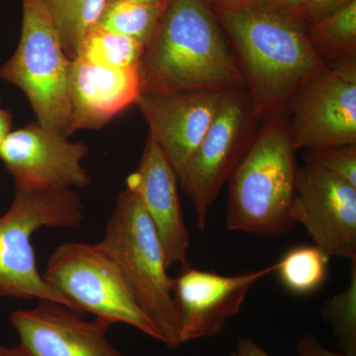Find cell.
<instances>
[{
    "label": "cell",
    "mask_w": 356,
    "mask_h": 356,
    "mask_svg": "<svg viewBox=\"0 0 356 356\" xmlns=\"http://www.w3.org/2000/svg\"><path fill=\"white\" fill-rule=\"evenodd\" d=\"M214 10V9H213ZM245 79L257 121L284 117L297 93L327 70L301 14L273 0L214 10Z\"/></svg>",
    "instance_id": "cell-1"
},
{
    "label": "cell",
    "mask_w": 356,
    "mask_h": 356,
    "mask_svg": "<svg viewBox=\"0 0 356 356\" xmlns=\"http://www.w3.org/2000/svg\"><path fill=\"white\" fill-rule=\"evenodd\" d=\"M140 92L245 88L216 13L206 0H170L139 67Z\"/></svg>",
    "instance_id": "cell-2"
},
{
    "label": "cell",
    "mask_w": 356,
    "mask_h": 356,
    "mask_svg": "<svg viewBox=\"0 0 356 356\" xmlns=\"http://www.w3.org/2000/svg\"><path fill=\"white\" fill-rule=\"evenodd\" d=\"M229 179L226 222L231 231L261 236L284 235L294 228L296 147L284 117L262 122Z\"/></svg>",
    "instance_id": "cell-3"
},
{
    "label": "cell",
    "mask_w": 356,
    "mask_h": 356,
    "mask_svg": "<svg viewBox=\"0 0 356 356\" xmlns=\"http://www.w3.org/2000/svg\"><path fill=\"white\" fill-rule=\"evenodd\" d=\"M84 219L83 203L72 189L15 187L10 207L0 217V296L48 300L74 310L44 281L31 238L44 228H81Z\"/></svg>",
    "instance_id": "cell-4"
},
{
    "label": "cell",
    "mask_w": 356,
    "mask_h": 356,
    "mask_svg": "<svg viewBox=\"0 0 356 356\" xmlns=\"http://www.w3.org/2000/svg\"><path fill=\"white\" fill-rule=\"evenodd\" d=\"M113 255L138 305L170 350L180 346L172 298L173 277L168 274L165 250L153 222L137 196L119 193L100 241Z\"/></svg>",
    "instance_id": "cell-5"
},
{
    "label": "cell",
    "mask_w": 356,
    "mask_h": 356,
    "mask_svg": "<svg viewBox=\"0 0 356 356\" xmlns=\"http://www.w3.org/2000/svg\"><path fill=\"white\" fill-rule=\"evenodd\" d=\"M42 275L77 313L92 314L109 325H130L161 343L158 329L138 305L120 267L102 242L62 243Z\"/></svg>",
    "instance_id": "cell-6"
},
{
    "label": "cell",
    "mask_w": 356,
    "mask_h": 356,
    "mask_svg": "<svg viewBox=\"0 0 356 356\" xmlns=\"http://www.w3.org/2000/svg\"><path fill=\"white\" fill-rule=\"evenodd\" d=\"M72 62L43 1L22 0L19 44L0 69V79L24 92L39 125L67 138L70 136Z\"/></svg>",
    "instance_id": "cell-7"
},
{
    "label": "cell",
    "mask_w": 356,
    "mask_h": 356,
    "mask_svg": "<svg viewBox=\"0 0 356 356\" xmlns=\"http://www.w3.org/2000/svg\"><path fill=\"white\" fill-rule=\"evenodd\" d=\"M257 124L247 88L225 91L210 127L178 177L193 204L201 231L222 186L254 140Z\"/></svg>",
    "instance_id": "cell-8"
},
{
    "label": "cell",
    "mask_w": 356,
    "mask_h": 356,
    "mask_svg": "<svg viewBox=\"0 0 356 356\" xmlns=\"http://www.w3.org/2000/svg\"><path fill=\"white\" fill-rule=\"evenodd\" d=\"M290 219L330 257L356 261V187L343 178L299 166Z\"/></svg>",
    "instance_id": "cell-9"
},
{
    "label": "cell",
    "mask_w": 356,
    "mask_h": 356,
    "mask_svg": "<svg viewBox=\"0 0 356 356\" xmlns=\"http://www.w3.org/2000/svg\"><path fill=\"white\" fill-rule=\"evenodd\" d=\"M275 269L274 264L238 275H222L191 264L181 267L172 280L180 343L219 336L240 313L250 290Z\"/></svg>",
    "instance_id": "cell-10"
},
{
    "label": "cell",
    "mask_w": 356,
    "mask_h": 356,
    "mask_svg": "<svg viewBox=\"0 0 356 356\" xmlns=\"http://www.w3.org/2000/svg\"><path fill=\"white\" fill-rule=\"evenodd\" d=\"M88 152L83 143L70 142L65 136L31 123L6 136L0 159L15 187L86 188L91 178L83 161Z\"/></svg>",
    "instance_id": "cell-11"
},
{
    "label": "cell",
    "mask_w": 356,
    "mask_h": 356,
    "mask_svg": "<svg viewBox=\"0 0 356 356\" xmlns=\"http://www.w3.org/2000/svg\"><path fill=\"white\" fill-rule=\"evenodd\" d=\"M297 151L356 144V83L327 70L297 93L288 113Z\"/></svg>",
    "instance_id": "cell-12"
},
{
    "label": "cell",
    "mask_w": 356,
    "mask_h": 356,
    "mask_svg": "<svg viewBox=\"0 0 356 356\" xmlns=\"http://www.w3.org/2000/svg\"><path fill=\"white\" fill-rule=\"evenodd\" d=\"M224 92H140L136 105L149 125V138L165 154L177 177L210 127Z\"/></svg>",
    "instance_id": "cell-13"
},
{
    "label": "cell",
    "mask_w": 356,
    "mask_h": 356,
    "mask_svg": "<svg viewBox=\"0 0 356 356\" xmlns=\"http://www.w3.org/2000/svg\"><path fill=\"white\" fill-rule=\"evenodd\" d=\"M11 325L30 356H126L107 339L111 325L57 302L41 300L11 314Z\"/></svg>",
    "instance_id": "cell-14"
},
{
    "label": "cell",
    "mask_w": 356,
    "mask_h": 356,
    "mask_svg": "<svg viewBox=\"0 0 356 356\" xmlns=\"http://www.w3.org/2000/svg\"><path fill=\"white\" fill-rule=\"evenodd\" d=\"M178 177L172 166L151 138H147L137 170L131 173L126 188L142 203L153 222L165 250L168 268L189 266L191 235L185 222Z\"/></svg>",
    "instance_id": "cell-15"
},
{
    "label": "cell",
    "mask_w": 356,
    "mask_h": 356,
    "mask_svg": "<svg viewBox=\"0 0 356 356\" xmlns=\"http://www.w3.org/2000/svg\"><path fill=\"white\" fill-rule=\"evenodd\" d=\"M139 69H109L72 60L70 74V135L98 130L140 95Z\"/></svg>",
    "instance_id": "cell-16"
},
{
    "label": "cell",
    "mask_w": 356,
    "mask_h": 356,
    "mask_svg": "<svg viewBox=\"0 0 356 356\" xmlns=\"http://www.w3.org/2000/svg\"><path fill=\"white\" fill-rule=\"evenodd\" d=\"M65 56L74 60L84 37L96 27L109 0H42Z\"/></svg>",
    "instance_id": "cell-17"
},
{
    "label": "cell",
    "mask_w": 356,
    "mask_h": 356,
    "mask_svg": "<svg viewBox=\"0 0 356 356\" xmlns=\"http://www.w3.org/2000/svg\"><path fill=\"white\" fill-rule=\"evenodd\" d=\"M309 36L318 57L329 67L356 56V0L309 24Z\"/></svg>",
    "instance_id": "cell-18"
},
{
    "label": "cell",
    "mask_w": 356,
    "mask_h": 356,
    "mask_svg": "<svg viewBox=\"0 0 356 356\" xmlns=\"http://www.w3.org/2000/svg\"><path fill=\"white\" fill-rule=\"evenodd\" d=\"M146 47L138 40L95 27L84 37L76 58L109 69L137 67Z\"/></svg>",
    "instance_id": "cell-19"
},
{
    "label": "cell",
    "mask_w": 356,
    "mask_h": 356,
    "mask_svg": "<svg viewBox=\"0 0 356 356\" xmlns=\"http://www.w3.org/2000/svg\"><path fill=\"white\" fill-rule=\"evenodd\" d=\"M330 257L315 245H298L288 250L275 264V273L288 291L307 295L324 284Z\"/></svg>",
    "instance_id": "cell-20"
},
{
    "label": "cell",
    "mask_w": 356,
    "mask_h": 356,
    "mask_svg": "<svg viewBox=\"0 0 356 356\" xmlns=\"http://www.w3.org/2000/svg\"><path fill=\"white\" fill-rule=\"evenodd\" d=\"M165 6L109 0L96 27L138 40L147 46L158 29Z\"/></svg>",
    "instance_id": "cell-21"
},
{
    "label": "cell",
    "mask_w": 356,
    "mask_h": 356,
    "mask_svg": "<svg viewBox=\"0 0 356 356\" xmlns=\"http://www.w3.org/2000/svg\"><path fill=\"white\" fill-rule=\"evenodd\" d=\"M350 264L348 287L327 299L321 313L331 327L341 353L356 355V261Z\"/></svg>",
    "instance_id": "cell-22"
},
{
    "label": "cell",
    "mask_w": 356,
    "mask_h": 356,
    "mask_svg": "<svg viewBox=\"0 0 356 356\" xmlns=\"http://www.w3.org/2000/svg\"><path fill=\"white\" fill-rule=\"evenodd\" d=\"M304 165L316 166L356 187V144L305 151Z\"/></svg>",
    "instance_id": "cell-23"
},
{
    "label": "cell",
    "mask_w": 356,
    "mask_h": 356,
    "mask_svg": "<svg viewBox=\"0 0 356 356\" xmlns=\"http://www.w3.org/2000/svg\"><path fill=\"white\" fill-rule=\"evenodd\" d=\"M297 355L298 356H356L343 353H334L327 350L313 334H306L300 339L297 343Z\"/></svg>",
    "instance_id": "cell-24"
},
{
    "label": "cell",
    "mask_w": 356,
    "mask_h": 356,
    "mask_svg": "<svg viewBox=\"0 0 356 356\" xmlns=\"http://www.w3.org/2000/svg\"><path fill=\"white\" fill-rule=\"evenodd\" d=\"M348 1L350 0H311L304 13V17L311 24Z\"/></svg>",
    "instance_id": "cell-25"
},
{
    "label": "cell",
    "mask_w": 356,
    "mask_h": 356,
    "mask_svg": "<svg viewBox=\"0 0 356 356\" xmlns=\"http://www.w3.org/2000/svg\"><path fill=\"white\" fill-rule=\"evenodd\" d=\"M229 356H271L257 341L250 337H243L236 343Z\"/></svg>",
    "instance_id": "cell-26"
},
{
    "label": "cell",
    "mask_w": 356,
    "mask_h": 356,
    "mask_svg": "<svg viewBox=\"0 0 356 356\" xmlns=\"http://www.w3.org/2000/svg\"><path fill=\"white\" fill-rule=\"evenodd\" d=\"M13 129V115L6 110L0 108V146L6 136Z\"/></svg>",
    "instance_id": "cell-27"
},
{
    "label": "cell",
    "mask_w": 356,
    "mask_h": 356,
    "mask_svg": "<svg viewBox=\"0 0 356 356\" xmlns=\"http://www.w3.org/2000/svg\"><path fill=\"white\" fill-rule=\"evenodd\" d=\"M281 6L286 7L288 9L295 11V13L301 14L304 16L307 7L310 3L311 0H273Z\"/></svg>",
    "instance_id": "cell-28"
},
{
    "label": "cell",
    "mask_w": 356,
    "mask_h": 356,
    "mask_svg": "<svg viewBox=\"0 0 356 356\" xmlns=\"http://www.w3.org/2000/svg\"><path fill=\"white\" fill-rule=\"evenodd\" d=\"M247 1H248V0H206V2H207L214 10L241 6V4L245 3V2Z\"/></svg>",
    "instance_id": "cell-29"
},
{
    "label": "cell",
    "mask_w": 356,
    "mask_h": 356,
    "mask_svg": "<svg viewBox=\"0 0 356 356\" xmlns=\"http://www.w3.org/2000/svg\"><path fill=\"white\" fill-rule=\"evenodd\" d=\"M0 356H30L21 344L16 346H0Z\"/></svg>",
    "instance_id": "cell-30"
},
{
    "label": "cell",
    "mask_w": 356,
    "mask_h": 356,
    "mask_svg": "<svg viewBox=\"0 0 356 356\" xmlns=\"http://www.w3.org/2000/svg\"><path fill=\"white\" fill-rule=\"evenodd\" d=\"M124 1L136 2V3L149 4V6H166L170 0H124Z\"/></svg>",
    "instance_id": "cell-31"
}]
</instances>
